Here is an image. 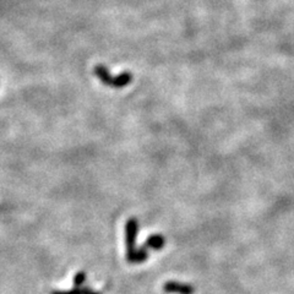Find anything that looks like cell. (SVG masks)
<instances>
[{
  "label": "cell",
  "mask_w": 294,
  "mask_h": 294,
  "mask_svg": "<svg viewBox=\"0 0 294 294\" xmlns=\"http://www.w3.org/2000/svg\"><path fill=\"white\" fill-rule=\"evenodd\" d=\"M52 294H102L100 292H95L89 287H75L71 291H54Z\"/></svg>",
  "instance_id": "cell-6"
},
{
  "label": "cell",
  "mask_w": 294,
  "mask_h": 294,
  "mask_svg": "<svg viewBox=\"0 0 294 294\" xmlns=\"http://www.w3.org/2000/svg\"><path fill=\"white\" fill-rule=\"evenodd\" d=\"M148 259V251L147 248L141 246L139 249H135L132 253L126 254V260L130 264H140V262H144Z\"/></svg>",
  "instance_id": "cell-4"
},
{
  "label": "cell",
  "mask_w": 294,
  "mask_h": 294,
  "mask_svg": "<svg viewBox=\"0 0 294 294\" xmlns=\"http://www.w3.org/2000/svg\"><path fill=\"white\" fill-rule=\"evenodd\" d=\"M164 244H166V239L162 234H152L147 238L144 246L147 249H153V250H161L163 249Z\"/></svg>",
  "instance_id": "cell-5"
},
{
  "label": "cell",
  "mask_w": 294,
  "mask_h": 294,
  "mask_svg": "<svg viewBox=\"0 0 294 294\" xmlns=\"http://www.w3.org/2000/svg\"><path fill=\"white\" fill-rule=\"evenodd\" d=\"M95 75L99 79L104 85L114 89H123V87L128 86L132 81V74L131 73H123L120 75L114 76L113 78L109 74L108 69L104 65H96L95 66Z\"/></svg>",
  "instance_id": "cell-1"
},
{
  "label": "cell",
  "mask_w": 294,
  "mask_h": 294,
  "mask_svg": "<svg viewBox=\"0 0 294 294\" xmlns=\"http://www.w3.org/2000/svg\"><path fill=\"white\" fill-rule=\"evenodd\" d=\"M163 291L171 294H194L195 288L188 283H180L176 281H168L163 285Z\"/></svg>",
  "instance_id": "cell-3"
},
{
  "label": "cell",
  "mask_w": 294,
  "mask_h": 294,
  "mask_svg": "<svg viewBox=\"0 0 294 294\" xmlns=\"http://www.w3.org/2000/svg\"><path fill=\"white\" fill-rule=\"evenodd\" d=\"M85 281H86V274H85L84 271L78 272V274L75 275V277H74V286H75V287H82Z\"/></svg>",
  "instance_id": "cell-7"
},
{
  "label": "cell",
  "mask_w": 294,
  "mask_h": 294,
  "mask_svg": "<svg viewBox=\"0 0 294 294\" xmlns=\"http://www.w3.org/2000/svg\"><path fill=\"white\" fill-rule=\"evenodd\" d=\"M139 232V221L136 218H129L125 223V244L126 254L132 253L136 249V237Z\"/></svg>",
  "instance_id": "cell-2"
}]
</instances>
